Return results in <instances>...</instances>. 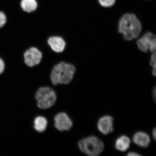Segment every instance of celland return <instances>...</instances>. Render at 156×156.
<instances>
[{
    "label": "cell",
    "mask_w": 156,
    "mask_h": 156,
    "mask_svg": "<svg viewBox=\"0 0 156 156\" xmlns=\"http://www.w3.org/2000/svg\"><path fill=\"white\" fill-rule=\"evenodd\" d=\"M76 71L75 66L71 63L61 61L51 70L50 78L53 86L68 85L72 82Z\"/></svg>",
    "instance_id": "obj_1"
},
{
    "label": "cell",
    "mask_w": 156,
    "mask_h": 156,
    "mask_svg": "<svg viewBox=\"0 0 156 156\" xmlns=\"http://www.w3.org/2000/svg\"><path fill=\"white\" fill-rule=\"evenodd\" d=\"M118 30L122 34L125 40L131 41L139 36L142 30V25L135 14H126L120 20Z\"/></svg>",
    "instance_id": "obj_2"
},
{
    "label": "cell",
    "mask_w": 156,
    "mask_h": 156,
    "mask_svg": "<svg viewBox=\"0 0 156 156\" xmlns=\"http://www.w3.org/2000/svg\"><path fill=\"white\" fill-rule=\"evenodd\" d=\"M80 150L87 155L97 156L104 149V144L101 140L95 136H90L81 139L78 142Z\"/></svg>",
    "instance_id": "obj_3"
},
{
    "label": "cell",
    "mask_w": 156,
    "mask_h": 156,
    "mask_svg": "<svg viewBox=\"0 0 156 156\" xmlns=\"http://www.w3.org/2000/svg\"><path fill=\"white\" fill-rule=\"evenodd\" d=\"M37 106L41 109H47L56 103L57 96L55 90L48 87H40L35 94Z\"/></svg>",
    "instance_id": "obj_4"
},
{
    "label": "cell",
    "mask_w": 156,
    "mask_h": 156,
    "mask_svg": "<svg viewBox=\"0 0 156 156\" xmlns=\"http://www.w3.org/2000/svg\"><path fill=\"white\" fill-rule=\"evenodd\" d=\"M136 44L139 50L142 52L146 53L148 50L152 53L155 52L156 36L152 33L147 32L137 40Z\"/></svg>",
    "instance_id": "obj_5"
},
{
    "label": "cell",
    "mask_w": 156,
    "mask_h": 156,
    "mask_svg": "<svg viewBox=\"0 0 156 156\" xmlns=\"http://www.w3.org/2000/svg\"><path fill=\"white\" fill-rule=\"evenodd\" d=\"M54 126L56 130L60 132L69 131L73 128V123L67 113L61 112L54 117Z\"/></svg>",
    "instance_id": "obj_6"
},
{
    "label": "cell",
    "mask_w": 156,
    "mask_h": 156,
    "mask_svg": "<svg viewBox=\"0 0 156 156\" xmlns=\"http://www.w3.org/2000/svg\"><path fill=\"white\" fill-rule=\"evenodd\" d=\"M23 57L26 65L33 67L41 63L43 58V53L37 48L32 47L26 50L23 53Z\"/></svg>",
    "instance_id": "obj_7"
},
{
    "label": "cell",
    "mask_w": 156,
    "mask_h": 156,
    "mask_svg": "<svg viewBox=\"0 0 156 156\" xmlns=\"http://www.w3.org/2000/svg\"><path fill=\"white\" fill-rule=\"evenodd\" d=\"M113 119L110 115L101 117L98 120L97 127L101 134L107 135L114 131Z\"/></svg>",
    "instance_id": "obj_8"
},
{
    "label": "cell",
    "mask_w": 156,
    "mask_h": 156,
    "mask_svg": "<svg viewBox=\"0 0 156 156\" xmlns=\"http://www.w3.org/2000/svg\"><path fill=\"white\" fill-rule=\"evenodd\" d=\"M48 44L53 52L61 53L64 51L66 43L64 39L59 36L50 37L48 40Z\"/></svg>",
    "instance_id": "obj_9"
},
{
    "label": "cell",
    "mask_w": 156,
    "mask_h": 156,
    "mask_svg": "<svg viewBox=\"0 0 156 156\" xmlns=\"http://www.w3.org/2000/svg\"><path fill=\"white\" fill-rule=\"evenodd\" d=\"M133 142L138 146L146 148L149 145L151 139L148 134L143 131H138L133 136Z\"/></svg>",
    "instance_id": "obj_10"
},
{
    "label": "cell",
    "mask_w": 156,
    "mask_h": 156,
    "mask_svg": "<svg viewBox=\"0 0 156 156\" xmlns=\"http://www.w3.org/2000/svg\"><path fill=\"white\" fill-rule=\"evenodd\" d=\"M131 140L128 136L122 135L118 137L115 143V148L120 151L125 152L129 148Z\"/></svg>",
    "instance_id": "obj_11"
},
{
    "label": "cell",
    "mask_w": 156,
    "mask_h": 156,
    "mask_svg": "<svg viewBox=\"0 0 156 156\" xmlns=\"http://www.w3.org/2000/svg\"><path fill=\"white\" fill-rule=\"evenodd\" d=\"M48 124V120L46 118L42 116H38L34 119L33 127L37 132L42 133L46 130Z\"/></svg>",
    "instance_id": "obj_12"
},
{
    "label": "cell",
    "mask_w": 156,
    "mask_h": 156,
    "mask_svg": "<svg viewBox=\"0 0 156 156\" xmlns=\"http://www.w3.org/2000/svg\"><path fill=\"white\" fill-rule=\"evenodd\" d=\"M20 7L27 13H31L37 9L38 3L36 0H21Z\"/></svg>",
    "instance_id": "obj_13"
},
{
    "label": "cell",
    "mask_w": 156,
    "mask_h": 156,
    "mask_svg": "<svg viewBox=\"0 0 156 156\" xmlns=\"http://www.w3.org/2000/svg\"><path fill=\"white\" fill-rule=\"evenodd\" d=\"M150 63L151 66L153 68L152 74L154 76H156V51L152 53L151 56Z\"/></svg>",
    "instance_id": "obj_14"
},
{
    "label": "cell",
    "mask_w": 156,
    "mask_h": 156,
    "mask_svg": "<svg viewBox=\"0 0 156 156\" xmlns=\"http://www.w3.org/2000/svg\"><path fill=\"white\" fill-rule=\"evenodd\" d=\"M98 2L102 7L108 8L114 5L115 0H98Z\"/></svg>",
    "instance_id": "obj_15"
},
{
    "label": "cell",
    "mask_w": 156,
    "mask_h": 156,
    "mask_svg": "<svg viewBox=\"0 0 156 156\" xmlns=\"http://www.w3.org/2000/svg\"><path fill=\"white\" fill-rule=\"evenodd\" d=\"M7 19L4 12L0 11V28L3 27L7 22Z\"/></svg>",
    "instance_id": "obj_16"
},
{
    "label": "cell",
    "mask_w": 156,
    "mask_h": 156,
    "mask_svg": "<svg viewBox=\"0 0 156 156\" xmlns=\"http://www.w3.org/2000/svg\"><path fill=\"white\" fill-rule=\"evenodd\" d=\"M5 63L2 58L0 57V75L2 74L5 70Z\"/></svg>",
    "instance_id": "obj_17"
},
{
    "label": "cell",
    "mask_w": 156,
    "mask_h": 156,
    "mask_svg": "<svg viewBox=\"0 0 156 156\" xmlns=\"http://www.w3.org/2000/svg\"><path fill=\"white\" fill-rule=\"evenodd\" d=\"M127 156H140L141 155L135 152H130L127 154Z\"/></svg>",
    "instance_id": "obj_18"
},
{
    "label": "cell",
    "mask_w": 156,
    "mask_h": 156,
    "mask_svg": "<svg viewBox=\"0 0 156 156\" xmlns=\"http://www.w3.org/2000/svg\"><path fill=\"white\" fill-rule=\"evenodd\" d=\"M152 135L154 140H156V128H154L152 131Z\"/></svg>",
    "instance_id": "obj_19"
},
{
    "label": "cell",
    "mask_w": 156,
    "mask_h": 156,
    "mask_svg": "<svg viewBox=\"0 0 156 156\" xmlns=\"http://www.w3.org/2000/svg\"><path fill=\"white\" fill-rule=\"evenodd\" d=\"M153 96L154 98V100H155L156 99V88L155 87L154 89L153 92Z\"/></svg>",
    "instance_id": "obj_20"
}]
</instances>
